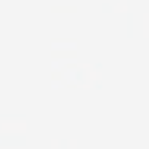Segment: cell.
Wrapping results in <instances>:
<instances>
[{"mask_svg":"<svg viewBox=\"0 0 149 149\" xmlns=\"http://www.w3.org/2000/svg\"><path fill=\"white\" fill-rule=\"evenodd\" d=\"M27 128V123L24 120L18 119L13 120L8 114H3L2 116V125H0V130L3 133H10V135H18V133L24 132Z\"/></svg>","mask_w":149,"mask_h":149,"instance_id":"cell-1","label":"cell"},{"mask_svg":"<svg viewBox=\"0 0 149 149\" xmlns=\"http://www.w3.org/2000/svg\"><path fill=\"white\" fill-rule=\"evenodd\" d=\"M52 48L56 53H61L63 50H64V53H72L77 48V42L75 40H53Z\"/></svg>","mask_w":149,"mask_h":149,"instance_id":"cell-2","label":"cell"},{"mask_svg":"<svg viewBox=\"0 0 149 149\" xmlns=\"http://www.w3.org/2000/svg\"><path fill=\"white\" fill-rule=\"evenodd\" d=\"M24 144H26V141H24V138L19 135L0 136V148H2V146H24Z\"/></svg>","mask_w":149,"mask_h":149,"instance_id":"cell-3","label":"cell"},{"mask_svg":"<svg viewBox=\"0 0 149 149\" xmlns=\"http://www.w3.org/2000/svg\"><path fill=\"white\" fill-rule=\"evenodd\" d=\"M52 149H75V141H69V139L53 141Z\"/></svg>","mask_w":149,"mask_h":149,"instance_id":"cell-4","label":"cell"},{"mask_svg":"<svg viewBox=\"0 0 149 149\" xmlns=\"http://www.w3.org/2000/svg\"><path fill=\"white\" fill-rule=\"evenodd\" d=\"M133 19H135V16H133V13H128L127 11V37L128 39H132L133 37Z\"/></svg>","mask_w":149,"mask_h":149,"instance_id":"cell-5","label":"cell"},{"mask_svg":"<svg viewBox=\"0 0 149 149\" xmlns=\"http://www.w3.org/2000/svg\"><path fill=\"white\" fill-rule=\"evenodd\" d=\"M143 27H144V31H143V36H144V37H149V13H146L144 16H143Z\"/></svg>","mask_w":149,"mask_h":149,"instance_id":"cell-6","label":"cell"},{"mask_svg":"<svg viewBox=\"0 0 149 149\" xmlns=\"http://www.w3.org/2000/svg\"><path fill=\"white\" fill-rule=\"evenodd\" d=\"M103 10L109 11V10H114V7H112V5H109V3H104V5H103Z\"/></svg>","mask_w":149,"mask_h":149,"instance_id":"cell-7","label":"cell"},{"mask_svg":"<svg viewBox=\"0 0 149 149\" xmlns=\"http://www.w3.org/2000/svg\"><path fill=\"white\" fill-rule=\"evenodd\" d=\"M91 87H95V88H101V87H103V84H101V80H96L95 84H91Z\"/></svg>","mask_w":149,"mask_h":149,"instance_id":"cell-8","label":"cell"}]
</instances>
